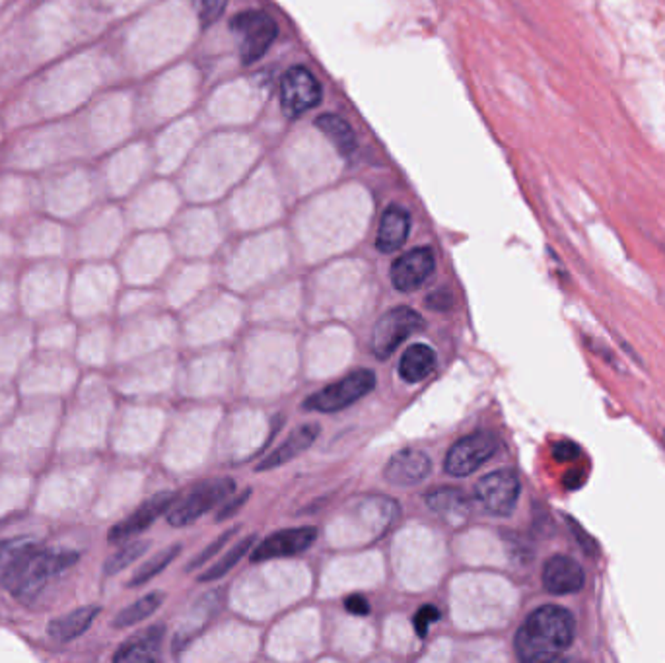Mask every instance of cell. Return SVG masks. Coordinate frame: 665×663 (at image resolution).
<instances>
[{"instance_id": "5bb4252c", "label": "cell", "mask_w": 665, "mask_h": 663, "mask_svg": "<svg viewBox=\"0 0 665 663\" xmlns=\"http://www.w3.org/2000/svg\"><path fill=\"white\" fill-rule=\"evenodd\" d=\"M541 580L548 593L570 595L584 588L585 574L574 558L567 555H555L551 558H547Z\"/></svg>"}, {"instance_id": "9c48e42d", "label": "cell", "mask_w": 665, "mask_h": 663, "mask_svg": "<svg viewBox=\"0 0 665 663\" xmlns=\"http://www.w3.org/2000/svg\"><path fill=\"white\" fill-rule=\"evenodd\" d=\"M322 101V84L304 67H292L280 82V107L288 119H298Z\"/></svg>"}, {"instance_id": "e0dca14e", "label": "cell", "mask_w": 665, "mask_h": 663, "mask_svg": "<svg viewBox=\"0 0 665 663\" xmlns=\"http://www.w3.org/2000/svg\"><path fill=\"white\" fill-rule=\"evenodd\" d=\"M164 634H165L164 624H155V627L131 636L129 640L119 646V649L113 656V661L117 663L155 661L158 658Z\"/></svg>"}, {"instance_id": "1f68e13d", "label": "cell", "mask_w": 665, "mask_h": 663, "mask_svg": "<svg viewBox=\"0 0 665 663\" xmlns=\"http://www.w3.org/2000/svg\"><path fill=\"white\" fill-rule=\"evenodd\" d=\"M425 302L434 312H445V310H452L454 296L450 294V290H434L432 294L426 296Z\"/></svg>"}, {"instance_id": "8fae6325", "label": "cell", "mask_w": 665, "mask_h": 663, "mask_svg": "<svg viewBox=\"0 0 665 663\" xmlns=\"http://www.w3.org/2000/svg\"><path fill=\"white\" fill-rule=\"evenodd\" d=\"M175 500H177V494L172 490L155 494L152 499L140 504L131 516H126L125 519L119 521L117 526H113L108 535V539L111 543H123V541H129L136 537V535L146 531L152 524H155L162 514L170 512V508L175 504Z\"/></svg>"}, {"instance_id": "4fadbf2b", "label": "cell", "mask_w": 665, "mask_h": 663, "mask_svg": "<svg viewBox=\"0 0 665 663\" xmlns=\"http://www.w3.org/2000/svg\"><path fill=\"white\" fill-rule=\"evenodd\" d=\"M432 473V459L417 448H405L389 457L383 467V479L393 487H417L425 482Z\"/></svg>"}, {"instance_id": "484cf974", "label": "cell", "mask_w": 665, "mask_h": 663, "mask_svg": "<svg viewBox=\"0 0 665 663\" xmlns=\"http://www.w3.org/2000/svg\"><path fill=\"white\" fill-rule=\"evenodd\" d=\"M150 543L143 541V539H129V543H125L119 551H115L106 563H104V574L108 576H115V574L123 572L125 568H129L133 563L143 556L148 551Z\"/></svg>"}, {"instance_id": "4dcf8cb0", "label": "cell", "mask_w": 665, "mask_h": 663, "mask_svg": "<svg viewBox=\"0 0 665 663\" xmlns=\"http://www.w3.org/2000/svg\"><path fill=\"white\" fill-rule=\"evenodd\" d=\"M344 609L356 617H368L370 611H372L368 597H364L362 593H351L344 597Z\"/></svg>"}, {"instance_id": "ba28073f", "label": "cell", "mask_w": 665, "mask_h": 663, "mask_svg": "<svg viewBox=\"0 0 665 663\" xmlns=\"http://www.w3.org/2000/svg\"><path fill=\"white\" fill-rule=\"evenodd\" d=\"M498 452V438L489 430H477L459 438L445 453L444 469L450 477L464 479L475 473L479 467L492 459Z\"/></svg>"}, {"instance_id": "30bf717a", "label": "cell", "mask_w": 665, "mask_h": 663, "mask_svg": "<svg viewBox=\"0 0 665 663\" xmlns=\"http://www.w3.org/2000/svg\"><path fill=\"white\" fill-rule=\"evenodd\" d=\"M317 535L319 531L315 526H302L275 531L271 535H267V537L255 546L251 553V563H265V560L290 558L302 555L317 541Z\"/></svg>"}, {"instance_id": "d6a6232c", "label": "cell", "mask_w": 665, "mask_h": 663, "mask_svg": "<svg viewBox=\"0 0 665 663\" xmlns=\"http://www.w3.org/2000/svg\"><path fill=\"white\" fill-rule=\"evenodd\" d=\"M578 453H580L578 445L570 444V442H560L553 448V455L555 459H558V462H570V459H574Z\"/></svg>"}, {"instance_id": "f546056e", "label": "cell", "mask_w": 665, "mask_h": 663, "mask_svg": "<svg viewBox=\"0 0 665 663\" xmlns=\"http://www.w3.org/2000/svg\"><path fill=\"white\" fill-rule=\"evenodd\" d=\"M251 492H253V489H246L244 492H238L232 500H228L219 509V514H216V521H219V524H222V521H226L229 518H234L239 512V509L248 504V500L251 499Z\"/></svg>"}, {"instance_id": "cb8c5ba5", "label": "cell", "mask_w": 665, "mask_h": 663, "mask_svg": "<svg viewBox=\"0 0 665 663\" xmlns=\"http://www.w3.org/2000/svg\"><path fill=\"white\" fill-rule=\"evenodd\" d=\"M182 549H183V546L175 543V545L165 546V549H162L152 558H148L143 566H138V570L135 572V576L129 580V588H140V585H145V584L155 580L156 576H160V574L179 556Z\"/></svg>"}, {"instance_id": "ffe728a7", "label": "cell", "mask_w": 665, "mask_h": 663, "mask_svg": "<svg viewBox=\"0 0 665 663\" xmlns=\"http://www.w3.org/2000/svg\"><path fill=\"white\" fill-rule=\"evenodd\" d=\"M99 615V607L96 605H84L70 611L65 617L53 619L49 622L47 634L57 642H72L92 627V622Z\"/></svg>"}, {"instance_id": "44dd1931", "label": "cell", "mask_w": 665, "mask_h": 663, "mask_svg": "<svg viewBox=\"0 0 665 663\" xmlns=\"http://www.w3.org/2000/svg\"><path fill=\"white\" fill-rule=\"evenodd\" d=\"M315 125L317 129L331 140V145L339 150V154L351 156L356 150V135L352 131V126L342 117H339V115L332 113L319 115Z\"/></svg>"}, {"instance_id": "f1b7e54d", "label": "cell", "mask_w": 665, "mask_h": 663, "mask_svg": "<svg viewBox=\"0 0 665 663\" xmlns=\"http://www.w3.org/2000/svg\"><path fill=\"white\" fill-rule=\"evenodd\" d=\"M442 617L440 609L434 607V605H425L420 607L417 611V615L413 619V624H415V632L418 634V639H426L428 636V630H430V624L432 622H438Z\"/></svg>"}, {"instance_id": "5b68a950", "label": "cell", "mask_w": 665, "mask_h": 663, "mask_svg": "<svg viewBox=\"0 0 665 663\" xmlns=\"http://www.w3.org/2000/svg\"><path fill=\"white\" fill-rule=\"evenodd\" d=\"M236 490V481L229 477H216L211 481L201 482L199 487L191 490L185 499L175 500V504L168 512V524L172 528H187L195 524L204 514H209L212 508L219 506L224 499Z\"/></svg>"}, {"instance_id": "52a82bcc", "label": "cell", "mask_w": 665, "mask_h": 663, "mask_svg": "<svg viewBox=\"0 0 665 663\" xmlns=\"http://www.w3.org/2000/svg\"><path fill=\"white\" fill-rule=\"evenodd\" d=\"M521 482L511 469H498L477 481L473 499L482 512L496 518H506L516 509L520 500Z\"/></svg>"}, {"instance_id": "4316f807", "label": "cell", "mask_w": 665, "mask_h": 663, "mask_svg": "<svg viewBox=\"0 0 665 663\" xmlns=\"http://www.w3.org/2000/svg\"><path fill=\"white\" fill-rule=\"evenodd\" d=\"M239 533V528L238 526H234V528H229V529H226L224 533H220L219 535V537H216L212 543H209L207 546H204V549L193 558V560H191V563L187 565V572H193V570H199V568H202L204 565H207L209 563V560L211 558H214L216 555H220V551L224 549V546L229 543V541H232V537H236V535Z\"/></svg>"}, {"instance_id": "3957f363", "label": "cell", "mask_w": 665, "mask_h": 663, "mask_svg": "<svg viewBox=\"0 0 665 663\" xmlns=\"http://www.w3.org/2000/svg\"><path fill=\"white\" fill-rule=\"evenodd\" d=\"M378 384V378L372 369L358 368L349 376L335 381L323 389L312 393L308 399L304 401L305 411H315L323 415H332L349 409L354 403L364 399L366 395L374 391Z\"/></svg>"}, {"instance_id": "7c38bea8", "label": "cell", "mask_w": 665, "mask_h": 663, "mask_svg": "<svg viewBox=\"0 0 665 663\" xmlns=\"http://www.w3.org/2000/svg\"><path fill=\"white\" fill-rule=\"evenodd\" d=\"M434 269H436L434 251L430 247H415L391 265V285L403 294L417 292L432 276Z\"/></svg>"}, {"instance_id": "9a60e30c", "label": "cell", "mask_w": 665, "mask_h": 663, "mask_svg": "<svg viewBox=\"0 0 665 663\" xmlns=\"http://www.w3.org/2000/svg\"><path fill=\"white\" fill-rule=\"evenodd\" d=\"M319 432H322V428H319V425L315 423H305L298 428H294L283 444L276 445L271 453H267L261 459L258 467H255V471H258V473H265V471H273V469H278V467L290 463L292 459H296L298 455H302L304 452H308L312 448L314 442L319 436Z\"/></svg>"}, {"instance_id": "603a6c76", "label": "cell", "mask_w": 665, "mask_h": 663, "mask_svg": "<svg viewBox=\"0 0 665 663\" xmlns=\"http://www.w3.org/2000/svg\"><path fill=\"white\" fill-rule=\"evenodd\" d=\"M255 539H258V537H255V533H251V535H248V537L239 539L236 545L229 546V549L219 560H216L212 566H209V570H204L201 574L199 582L209 584V582H216V580L224 578L226 574L232 572L239 560L251 551V546L255 545Z\"/></svg>"}, {"instance_id": "ac0fdd59", "label": "cell", "mask_w": 665, "mask_h": 663, "mask_svg": "<svg viewBox=\"0 0 665 663\" xmlns=\"http://www.w3.org/2000/svg\"><path fill=\"white\" fill-rule=\"evenodd\" d=\"M425 502L434 514L444 518L447 524L452 526H462L471 512V504L464 490L454 487H442L430 490L425 496Z\"/></svg>"}, {"instance_id": "d6986e66", "label": "cell", "mask_w": 665, "mask_h": 663, "mask_svg": "<svg viewBox=\"0 0 665 663\" xmlns=\"http://www.w3.org/2000/svg\"><path fill=\"white\" fill-rule=\"evenodd\" d=\"M436 350L425 342H415L401 354L399 378L407 384H418V381L426 379L436 369Z\"/></svg>"}, {"instance_id": "7402d4cb", "label": "cell", "mask_w": 665, "mask_h": 663, "mask_svg": "<svg viewBox=\"0 0 665 663\" xmlns=\"http://www.w3.org/2000/svg\"><path fill=\"white\" fill-rule=\"evenodd\" d=\"M165 593L164 592H150L146 595H143L140 599H136L135 603L126 605L123 611H119L117 617L113 619V627L115 629H129L135 627V624L146 621L148 617H152L156 611L164 605Z\"/></svg>"}, {"instance_id": "83f0119b", "label": "cell", "mask_w": 665, "mask_h": 663, "mask_svg": "<svg viewBox=\"0 0 665 663\" xmlns=\"http://www.w3.org/2000/svg\"><path fill=\"white\" fill-rule=\"evenodd\" d=\"M187 3L195 10V14L202 25H211L214 22H219V18L224 14L228 0H187Z\"/></svg>"}, {"instance_id": "d4e9b609", "label": "cell", "mask_w": 665, "mask_h": 663, "mask_svg": "<svg viewBox=\"0 0 665 663\" xmlns=\"http://www.w3.org/2000/svg\"><path fill=\"white\" fill-rule=\"evenodd\" d=\"M40 543L30 539V537H10L0 541V585H3L5 578L10 574L20 560L37 549Z\"/></svg>"}, {"instance_id": "2e32d148", "label": "cell", "mask_w": 665, "mask_h": 663, "mask_svg": "<svg viewBox=\"0 0 665 663\" xmlns=\"http://www.w3.org/2000/svg\"><path fill=\"white\" fill-rule=\"evenodd\" d=\"M411 232V214L403 207L391 205L381 214V220L378 226L376 247L381 253H393L403 247V244Z\"/></svg>"}, {"instance_id": "277c9868", "label": "cell", "mask_w": 665, "mask_h": 663, "mask_svg": "<svg viewBox=\"0 0 665 663\" xmlns=\"http://www.w3.org/2000/svg\"><path fill=\"white\" fill-rule=\"evenodd\" d=\"M234 40L238 43L239 59L244 65L258 62L278 35V25L275 18H271L263 10H246L234 16L229 23Z\"/></svg>"}, {"instance_id": "7a4b0ae2", "label": "cell", "mask_w": 665, "mask_h": 663, "mask_svg": "<svg viewBox=\"0 0 665 663\" xmlns=\"http://www.w3.org/2000/svg\"><path fill=\"white\" fill-rule=\"evenodd\" d=\"M79 560V551L43 549L40 545L10 570L3 582V588H6L14 597L22 599V602H30V599L37 597L47 588L51 580H55L61 574L70 570Z\"/></svg>"}, {"instance_id": "8992f818", "label": "cell", "mask_w": 665, "mask_h": 663, "mask_svg": "<svg viewBox=\"0 0 665 663\" xmlns=\"http://www.w3.org/2000/svg\"><path fill=\"white\" fill-rule=\"evenodd\" d=\"M425 320L422 315L408 308V305H398L383 313L374 325L372 331V352L378 360H388L398 350L401 344L417 331L422 329Z\"/></svg>"}, {"instance_id": "836d02e7", "label": "cell", "mask_w": 665, "mask_h": 663, "mask_svg": "<svg viewBox=\"0 0 665 663\" xmlns=\"http://www.w3.org/2000/svg\"><path fill=\"white\" fill-rule=\"evenodd\" d=\"M663 442H665V430H663Z\"/></svg>"}, {"instance_id": "6da1fadb", "label": "cell", "mask_w": 665, "mask_h": 663, "mask_svg": "<svg viewBox=\"0 0 665 663\" xmlns=\"http://www.w3.org/2000/svg\"><path fill=\"white\" fill-rule=\"evenodd\" d=\"M576 621L568 609L543 605L523 621L516 632V656L523 663H545L558 659L574 642Z\"/></svg>"}]
</instances>
